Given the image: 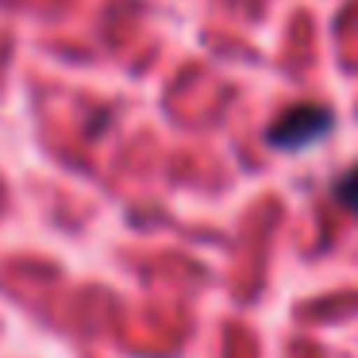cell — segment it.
Wrapping results in <instances>:
<instances>
[{
  "mask_svg": "<svg viewBox=\"0 0 358 358\" xmlns=\"http://www.w3.org/2000/svg\"><path fill=\"white\" fill-rule=\"evenodd\" d=\"M331 124H335L331 108H324V104H296V108H289L285 116L273 120L270 131H266V139H270V147H278V150H304V147H312V143L327 139Z\"/></svg>",
  "mask_w": 358,
  "mask_h": 358,
  "instance_id": "6da1fadb",
  "label": "cell"
},
{
  "mask_svg": "<svg viewBox=\"0 0 358 358\" xmlns=\"http://www.w3.org/2000/svg\"><path fill=\"white\" fill-rule=\"evenodd\" d=\"M331 196L350 212V216H358V166H350V170H343L339 178H335Z\"/></svg>",
  "mask_w": 358,
  "mask_h": 358,
  "instance_id": "7a4b0ae2",
  "label": "cell"
}]
</instances>
